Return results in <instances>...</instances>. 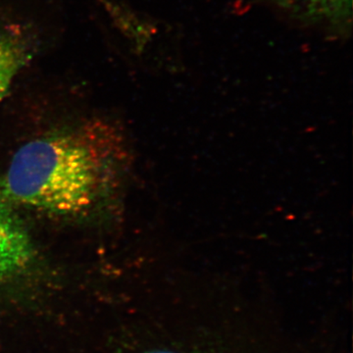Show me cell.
I'll return each instance as SVG.
<instances>
[{
	"instance_id": "6da1fadb",
	"label": "cell",
	"mask_w": 353,
	"mask_h": 353,
	"mask_svg": "<svg viewBox=\"0 0 353 353\" xmlns=\"http://www.w3.org/2000/svg\"><path fill=\"white\" fill-rule=\"evenodd\" d=\"M119 155L110 131L83 126L41 137L14 154L3 187L11 201L58 215L87 212L117 176Z\"/></svg>"
},
{
	"instance_id": "7a4b0ae2",
	"label": "cell",
	"mask_w": 353,
	"mask_h": 353,
	"mask_svg": "<svg viewBox=\"0 0 353 353\" xmlns=\"http://www.w3.org/2000/svg\"><path fill=\"white\" fill-rule=\"evenodd\" d=\"M32 257L29 234L12 211L0 201V279L19 273Z\"/></svg>"
},
{
	"instance_id": "3957f363",
	"label": "cell",
	"mask_w": 353,
	"mask_h": 353,
	"mask_svg": "<svg viewBox=\"0 0 353 353\" xmlns=\"http://www.w3.org/2000/svg\"><path fill=\"white\" fill-rule=\"evenodd\" d=\"M290 12L326 24H345L352 15V0H278Z\"/></svg>"
},
{
	"instance_id": "277c9868",
	"label": "cell",
	"mask_w": 353,
	"mask_h": 353,
	"mask_svg": "<svg viewBox=\"0 0 353 353\" xmlns=\"http://www.w3.org/2000/svg\"><path fill=\"white\" fill-rule=\"evenodd\" d=\"M25 53L15 41L0 38V103L24 63Z\"/></svg>"
},
{
	"instance_id": "5b68a950",
	"label": "cell",
	"mask_w": 353,
	"mask_h": 353,
	"mask_svg": "<svg viewBox=\"0 0 353 353\" xmlns=\"http://www.w3.org/2000/svg\"><path fill=\"white\" fill-rule=\"evenodd\" d=\"M146 353H178L174 352H169V350H154V352H150Z\"/></svg>"
}]
</instances>
